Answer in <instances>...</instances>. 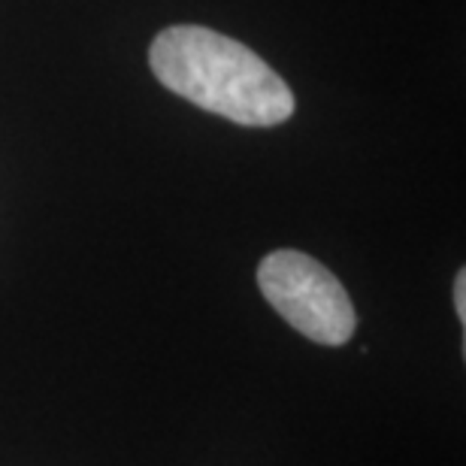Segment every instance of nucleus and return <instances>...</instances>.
<instances>
[{"mask_svg": "<svg viewBox=\"0 0 466 466\" xmlns=\"http://www.w3.org/2000/svg\"><path fill=\"white\" fill-rule=\"evenodd\" d=\"M148 64L173 95L237 125L276 127L294 116V95L285 79L248 46L212 27H167L155 36Z\"/></svg>", "mask_w": 466, "mask_h": 466, "instance_id": "nucleus-1", "label": "nucleus"}, {"mask_svg": "<svg viewBox=\"0 0 466 466\" xmlns=\"http://www.w3.org/2000/svg\"><path fill=\"white\" fill-rule=\"evenodd\" d=\"M267 303L319 346H346L358 328L351 297L328 267L294 248H279L258 267Z\"/></svg>", "mask_w": 466, "mask_h": 466, "instance_id": "nucleus-2", "label": "nucleus"}, {"mask_svg": "<svg viewBox=\"0 0 466 466\" xmlns=\"http://www.w3.org/2000/svg\"><path fill=\"white\" fill-rule=\"evenodd\" d=\"M454 309H458L461 324L466 321V273L461 269L458 279H454Z\"/></svg>", "mask_w": 466, "mask_h": 466, "instance_id": "nucleus-3", "label": "nucleus"}]
</instances>
